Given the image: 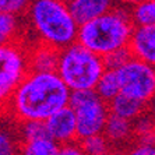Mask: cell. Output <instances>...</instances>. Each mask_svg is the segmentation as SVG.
Returning a JSON list of instances; mask_svg holds the SVG:
<instances>
[{"label": "cell", "instance_id": "6da1fadb", "mask_svg": "<svg viewBox=\"0 0 155 155\" xmlns=\"http://www.w3.org/2000/svg\"><path fill=\"white\" fill-rule=\"evenodd\" d=\"M71 91L58 71H29L4 101L7 115L17 123L49 119L69 105Z\"/></svg>", "mask_w": 155, "mask_h": 155}, {"label": "cell", "instance_id": "7a4b0ae2", "mask_svg": "<svg viewBox=\"0 0 155 155\" xmlns=\"http://www.w3.org/2000/svg\"><path fill=\"white\" fill-rule=\"evenodd\" d=\"M27 20L36 39L59 51L78 38L80 24L61 0H31Z\"/></svg>", "mask_w": 155, "mask_h": 155}, {"label": "cell", "instance_id": "3957f363", "mask_svg": "<svg viewBox=\"0 0 155 155\" xmlns=\"http://www.w3.org/2000/svg\"><path fill=\"white\" fill-rule=\"evenodd\" d=\"M134 27L131 11L120 4L108 13L81 24L77 41L104 58L119 48L129 46Z\"/></svg>", "mask_w": 155, "mask_h": 155}, {"label": "cell", "instance_id": "277c9868", "mask_svg": "<svg viewBox=\"0 0 155 155\" xmlns=\"http://www.w3.org/2000/svg\"><path fill=\"white\" fill-rule=\"evenodd\" d=\"M106 70L104 58L76 41L63 48L59 54L58 74L70 91L95 90Z\"/></svg>", "mask_w": 155, "mask_h": 155}, {"label": "cell", "instance_id": "5b68a950", "mask_svg": "<svg viewBox=\"0 0 155 155\" xmlns=\"http://www.w3.org/2000/svg\"><path fill=\"white\" fill-rule=\"evenodd\" d=\"M69 105L76 112L78 140L104 133L110 110L109 104L104 101L95 90L71 91Z\"/></svg>", "mask_w": 155, "mask_h": 155}, {"label": "cell", "instance_id": "8992f818", "mask_svg": "<svg viewBox=\"0 0 155 155\" xmlns=\"http://www.w3.org/2000/svg\"><path fill=\"white\" fill-rule=\"evenodd\" d=\"M123 94L150 105L155 101V67L137 58L116 70Z\"/></svg>", "mask_w": 155, "mask_h": 155}, {"label": "cell", "instance_id": "52a82bcc", "mask_svg": "<svg viewBox=\"0 0 155 155\" xmlns=\"http://www.w3.org/2000/svg\"><path fill=\"white\" fill-rule=\"evenodd\" d=\"M0 69V95L4 102L29 73L28 52L17 42L2 43Z\"/></svg>", "mask_w": 155, "mask_h": 155}, {"label": "cell", "instance_id": "ba28073f", "mask_svg": "<svg viewBox=\"0 0 155 155\" xmlns=\"http://www.w3.org/2000/svg\"><path fill=\"white\" fill-rule=\"evenodd\" d=\"M45 123H46L48 134L60 145L69 141L78 140L76 112L70 105L54 112L49 119L45 120Z\"/></svg>", "mask_w": 155, "mask_h": 155}, {"label": "cell", "instance_id": "9c48e42d", "mask_svg": "<svg viewBox=\"0 0 155 155\" xmlns=\"http://www.w3.org/2000/svg\"><path fill=\"white\" fill-rule=\"evenodd\" d=\"M129 46L134 58L155 67V24L134 27Z\"/></svg>", "mask_w": 155, "mask_h": 155}, {"label": "cell", "instance_id": "30bf717a", "mask_svg": "<svg viewBox=\"0 0 155 155\" xmlns=\"http://www.w3.org/2000/svg\"><path fill=\"white\" fill-rule=\"evenodd\" d=\"M73 15L80 25L115 7V0H74L69 4Z\"/></svg>", "mask_w": 155, "mask_h": 155}, {"label": "cell", "instance_id": "8fae6325", "mask_svg": "<svg viewBox=\"0 0 155 155\" xmlns=\"http://www.w3.org/2000/svg\"><path fill=\"white\" fill-rule=\"evenodd\" d=\"M60 51L56 48L41 43L31 48L28 52L29 71H56L59 64Z\"/></svg>", "mask_w": 155, "mask_h": 155}, {"label": "cell", "instance_id": "7c38bea8", "mask_svg": "<svg viewBox=\"0 0 155 155\" xmlns=\"http://www.w3.org/2000/svg\"><path fill=\"white\" fill-rule=\"evenodd\" d=\"M104 134L112 144V147H123L127 143H130L131 138H134L133 122L110 113L106 126H105Z\"/></svg>", "mask_w": 155, "mask_h": 155}, {"label": "cell", "instance_id": "4fadbf2b", "mask_svg": "<svg viewBox=\"0 0 155 155\" xmlns=\"http://www.w3.org/2000/svg\"><path fill=\"white\" fill-rule=\"evenodd\" d=\"M145 108H147V104L138 101V99H134L123 92H120L117 97H115L109 102V110L112 115L124 117L131 122L143 115L145 112Z\"/></svg>", "mask_w": 155, "mask_h": 155}, {"label": "cell", "instance_id": "5bb4252c", "mask_svg": "<svg viewBox=\"0 0 155 155\" xmlns=\"http://www.w3.org/2000/svg\"><path fill=\"white\" fill-rule=\"evenodd\" d=\"M60 147L58 141L49 134L21 143V152L27 155H58L60 154Z\"/></svg>", "mask_w": 155, "mask_h": 155}, {"label": "cell", "instance_id": "9a60e30c", "mask_svg": "<svg viewBox=\"0 0 155 155\" xmlns=\"http://www.w3.org/2000/svg\"><path fill=\"white\" fill-rule=\"evenodd\" d=\"M95 92H97L104 101L108 102V104L112 101L115 97H117V95L122 92L117 71H116V70H110V69L105 70L104 74H102L101 78H99V81H98L97 87H95Z\"/></svg>", "mask_w": 155, "mask_h": 155}, {"label": "cell", "instance_id": "2e32d148", "mask_svg": "<svg viewBox=\"0 0 155 155\" xmlns=\"http://www.w3.org/2000/svg\"><path fill=\"white\" fill-rule=\"evenodd\" d=\"M134 25L155 24V0H144L130 8Z\"/></svg>", "mask_w": 155, "mask_h": 155}, {"label": "cell", "instance_id": "e0dca14e", "mask_svg": "<svg viewBox=\"0 0 155 155\" xmlns=\"http://www.w3.org/2000/svg\"><path fill=\"white\" fill-rule=\"evenodd\" d=\"M80 143H81V148H83V154L88 155H104L110 152V150L113 148L104 133L85 137L83 140H80Z\"/></svg>", "mask_w": 155, "mask_h": 155}, {"label": "cell", "instance_id": "ac0fdd59", "mask_svg": "<svg viewBox=\"0 0 155 155\" xmlns=\"http://www.w3.org/2000/svg\"><path fill=\"white\" fill-rule=\"evenodd\" d=\"M18 137H20V147L21 143L29 141L34 138L48 136L46 123L43 120H27V122L18 123Z\"/></svg>", "mask_w": 155, "mask_h": 155}, {"label": "cell", "instance_id": "d6986e66", "mask_svg": "<svg viewBox=\"0 0 155 155\" xmlns=\"http://www.w3.org/2000/svg\"><path fill=\"white\" fill-rule=\"evenodd\" d=\"M20 15L2 13L0 14V39L2 43L14 42V38L20 31Z\"/></svg>", "mask_w": 155, "mask_h": 155}, {"label": "cell", "instance_id": "ffe728a7", "mask_svg": "<svg viewBox=\"0 0 155 155\" xmlns=\"http://www.w3.org/2000/svg\"><path fill=\"white\" fill-rule=\"evenodd\" d=\"M134 138H154L155 136V122L152 113L144 112L133 120Z\"/></svg>", "mask_w": 155, "mask_h": 155}, {"label": "cell", "instance_id": "44dd1931", "mask_svg": "<svg viewBox=\"0 0 155 155\" xmlns=\"http://www.w3.org/2000/svg\"><path fill=\"white\" fill-rule=\"evenodd\" d=\"M133 56V52L130 49V46H124V48H119L116 51L110 52V53L105 54L104 56V61L106 69L110 70H117L120 69L122 66H124L129 60H131Z\"/></svg>", "mask_w": 155, "mask_h": 155}, {"label": "cell", "instance_id": "7402d4cb", "mask_svg": "<svg viewBox=\"0 0 155 155\" xmlns=\"http://www.w3.org/2000/svg\"><path fill=\"white\" fill-rule=\"evenodd\" d=\"M18 133L13 134L8 129L4 127L0 134V154L2 155H11L17 151L18 148Z\"/></svg>", "mask_w": 155, "mask_h": 155}, {"label": "cell", "instance_id": "603a6c76", "mask_svg": "<svg viewBox=\"0 0 155 155\" xmlns=\"http://www.w3.org/2000/svg\"><path fill=\"white\" fill-rule=\"evenodd\" d=\"M31 0H0V11L15 15L27 14Z\"/></svg>", "mask_w": 155, "mask_h": 155}, {"label": "cell", "instance_id": "cb8c5ba5", "mask_svg": "<svg viewBox=\"0 0 155 155\" xmlns=\"http://www.w3.org/2000/svg\"><path fill=\"white\" fill-rule=\"evenodd\" d=\"M130 152L136 155H155V140L154 138H134V144Z\"/></svg>", "mask_w": 155, "mask_h": 155}, {"label": "cell", "instance_id": "d4e9b609", "mask_svg": "<svg viewBox=\"0 0 155 155\" xmlns=\"http://www.w3.org/2000/svg\"><path fill=\"white\" fill-rule=\"evenodd\" d=\"M60 154L61 155H80V154H83V148H81L80 140L69 141V143L61 144Z\"/></svg>", "mask_w": 155, "mask_h": 155}, {"label": "cell", "instance_id": "484cf974", "mask_svg": "<svg viewBox=\"0 0 155 155\" xmlns=\"http://www.w3.org/2000/svg\"><path fill=\"white\" fill-rule=\"evenodd\" d=\"M141 2H144V0H119V3L122 4V6H126V7H134L136 4L141 3Z\"/></svg>", "mask_w": 155, "mask_h": 155}, {"label": "cell", "instance_id": "4316f807", "mask_svg": "<svg viewBox=\"0 0 155 155\" xmlns=\"http://www.w3.org/2000/svg\"><path fill=\"white\" fill-rule=\"evenodd\" d=\"M151 113L154 116V122H155V101L152 102V106H151ZM154 140H155V136H154Z\"/></svg>", "mask_w": 155, "mask_h": 155}, {"label": "cell", "instance_id": "83f0119b", "mask_svg": "<svg viewBox=\"0 0 155 155\" xmlns=\"http://www.w3.org/2000/svg\"><path fill=\"white\" fill-rule=\"evenodd\" d=\"M61 2H64V3L70 4V3H71V2H74V0H61Z\"/></svg>", "mask_w": 155, "mask_h": 155}]
</instances>
